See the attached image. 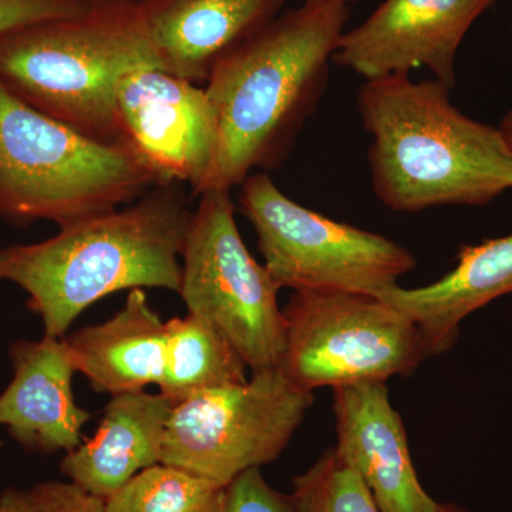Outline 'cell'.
<instances>
[{
	"mask_svg": "<svg viewBox=\"0 0 512 512\" xmlns=\"http://www.w3.org/2000/svg\"><path fill=\"white\" fill-rule=\"evenodd\" d=\"M167 365L160 393L175 404L247 382V363L204 319L188 313L165 322Z\"/></svg>",
	"mask_w": 512,
	"mask_h": 512,
	"instance_id": "18",
	"label": "cell"
},
{
	"mask_svg": "<svg viewBox=\"0 0 512 512\" xmlns=\"http://www.w3.org/2000/svg\"><path fill=\"white\" fill-rule=\"evenodd\" d=\"M191 217L183 185H156L126 207L62 225L55 237L0 249V281L26 292L45 336L63 339L74 320L111 293L180 292Z\"/></svg>",
	"mask_w": 512,
	"mask_h": 512,
	"instance_id": "2",
	"label": "cell"
},
{
	"mask_svg": "<svg viewBox=\"0 0 512 512\" xmlns=\"http://www.w3.org/2000/svg\"><path fill=\"white\" fill-rule=\"evenodd\" d=\"M299 512H383L362 477L330 448L306 473L293 478Z\"/></svg>",
	"mask_w": 512,
	"mask_h": 512,
	"instance_id": "20",
	"label": "cell"
},
{
	"mask_svg": "<svg viewBox=\"0 0 512 512\" xmlns=\"http://www.w3.org/2000/svg\"><path fill=\"white\" fill-rule=\"evenodd\" d=\"M439 80L410 74L365 80L357 92L373 190L384 207L419 212L485 205L512 188V153L500 128L470 119Z\"/></svg>",
	"mask_w": 512,
	"mask_h": 512,
	"instance_id": "3",
	"label": "cell"
},
{
	"mask_svg": "<svg viewBox=\"0 0 512 512\" xmlns=\"http://www.w3.org/2000/svg\"><path fill=\"white\" fill-rule=\"evenodd\" d=\"M355 0H305L217 64L205 92L218 119L217 156L198 195L232 191L284 164L325 93Z\"/></svg>",
	"mask_w": 512,
	"mask_h": 512,
	"instance_id": "1",
	"label": "cell"
},
{
	"mask_svg": "<svg viewBox=\"0 0 512 512\" xmlns=\"http://www.w3.org/2000/svg\"><path fill=\"white\" fill-rule=\"evenodd\" d=\"M121 146L157 185L190 184L198 195L218 150L217 113L205 87L141 67L117 90Z\"/></svg>",
	"mask_w": 512,
	"mask_h": 512,
	"instance_id": "10",
	"label": "cell"
},
{
	"mask_svg": "<svg viewBox=\"0 0 512 512\" xmlns=\"http://www.w3.org/2000/svg\"><path fill=\"white\" fill-rule=\"evenodd\" d=\"M0 512H30L26 490L9 488L0 495Z\"/></svg>",
	"mask_w": 512,
	"mask_h": 512,
	"instance_id": "24",
	"label": "cell"
},
{
	"mask_svg": "<svg viewBox=\"0 0 512 512\" xmlns=\"http://www.w3.org/2000/svg\"><path fill=\"white\" fill-rule=\"evenodd\" d=\"M279 369L305 392L409 376L431 355L409 316L365 293L295 292Z\"/></svg>",
	"mask_w": 512,
	"mask_h": 512,
	"instance_id": "7",
	"label": "cell"
},
{
	"mask_svg": "<svg viewBox=\"0 0 512 512\" xmlns=\"http://www.w3.org/2000/svg\"><path fill=\"white\" fill-rule=\"evenodd\" d=\"M313 404L281 369L175 404L161 463L225 487L242 471L281 456Z\"/></svg>",
	"mask_w": 512,
	"mask_h": 512,
	"instance_id": "9",
	"label": "cell"
},
{
	"mask_svg": "<svg viewBox=\"0 0 512 512\" xmlns=\"http://www.w3.org/2000/svg\"><path fill=\"white\" fill-rule=\"evenodd\" d=\"M508 293H512V234L461 248L456 268L434 284L413 289L394 285L376 296L409 316L431 355H441L456 343L467 316Z\"/></svg>",
	"mask_w": 512,
	"mask_h": 512,
	"instance_id": "16",
	"label": "cell"
},
{
	"mask_svg": "<svg viewBox=\"0 0 512 512\" xmlns=\"http://www.w3.org/2000/svg\"><path fill=\"white\" fill-rule=\"evenodd\" d=\"M82 0H0V39L19 30L79 15Z\"/></svg>",
	"mask_w": 512,
	"mask_h": 512,
	"instance_id": "22",
	"label": "cell"
},
{
	"mask_svg": "<svg viewBox=\"0 0 512 512\" xmlns=\"http://www.w3.org/2000/svg\"><path fill=\"white\" fill-rule=\"evenodd\" d=\"M156 181L126 148L30 106L0 83V218L26 227L126 207Z\"/></svg>",
	"mask_w": 512,
	"mask_h": 512,
	"instance_id": "5",
	"label": "cell"
},
{
	"mask_svg": "<svg viewBox=\"0 0 512 512\" xmlns=\"http://www.w3.org/2000/svg\"><path fill=\"white\" fill-rule=\"evenodd\" d=\"M222 485L183 468L158 463L106 500L107 512H220Z\"/></svg>",
	"mask_w": 512,
	"mask_h": 512,
	"instance_id": "19",
	"label": "cell"
},
{
	"mask_svg": "<svg viewBox=\"0 0 512 512\" xmlns=\"http://www.w3.org/2000/svg\"><path fill=\"white\" fill-rule=\"evenodd\" d=\"M66 342L77 372L96 392L116 396L163 383L167 330L144 289H131L123 309L113 318L77 330Z\"/></svg>",
	"mask_w": 512,
	"mask_h": 512,
	"instance_id": "17",
	"label": "cell"
},
{
	"mask_svg": "<svg viewBox=\"0 0 512 512\" xmlns=\"http://www.w3.org/2000/svg\"><path fill=\"white\" fill-rule=\"evenodd\" d=\"M30 512H107L106 500L79 485L47 481L26 490Z\"/></svg>",
	"mask_w": 512,
	"mask_h": 512,
	"instance_id": "23",
	"label": "cell"
},
{
	"mask_svg": "<svg viewBox=\"0 0 512 512\" xmlns=\"http://www.w3.org/2000/svg\"><path fill=\"white\" fill-rule=\"evenodd\" d=\"M497 0H384L343 33L333 62L365 80L426 67L451 90L468 30Z\"/></svg>",
	"mask_w": 512,
	"mask_h": 512,
	"instance_id": "11",
	"label": "cell"
},
{
	"mask_svg": "<svg viewBox=\"0 0 512 512\" xmlns=\"http://www.w3.org/2000/svg\"><path fill=\"white\" fill-rule=\"evenodd\" d=\"M439 512H464L461 508H458L457 505L453 504H440Z\"/></svg>",
	"mask_w": 512,
	"mask_h": 512,
	"instance_id": "27",
	"label": "cell"
},
{
	"mask_svg": "<svg viewBox=\"0 0 512 512\" xmlns=\"http://www.w3.org/2000/svg\"><path fill=\"white\" fill-rule=\"evenodd\" d=\"M498 128H500L501 133H503L505 141H507L508 147H510L512 153V111L504 117Z\"/></svg>",
	"mask_w": 512,
	"mask_h": 512,
	"instance_id": "25",
	"label": "cell"
},
{
	"mask_svg": "<svg viewBox=\"0 0 512 512\" xmlns=\"http://www.w3.org/2000/svg\"><path fill=\"white\" fill-rule=\"evenodd\" d=\"M89 8L92 6L111 5V3L128 2V0H82Z\"/></svg>",
	"mask_w": 512,
	"mask_h": 512,
	"instance_id": "26",
	"label": "cell"
},
{
	"mask_svg": "<svg viewBox=\"0 0 512 512\" xmlns=\"http://www.w3.org/2000/svg\"><path fill=\"white\" fill-rule=\"evenodd\" d=\"M220 512H299L293 495L274 490L259 467L242 471L224 488Z\"/></svg>",
	"mask_w": 512,
	"mask_h": 512,
	"instance_id": "21",
	"label": "cell"
},
{
	"mask_svg": "<svg viewBox=\"0 0 512 512\" xmlns=\"http://www.w3.org/2000/svg\"><path fill=\"white\" fill-rule=\"evenodd\" d=\"M285 0H143L165 72L207 83L224 57L278 18Z\"/></svg>",
	"mask_w": 512,
	"mask_h": 512,
	"instance_id": "14",
	"label": "cell"
},
{
	"mask_svg": "<svg viewBox=\"0 0 512 512\" xmlns=\"http://www.w3.org/2000/svg\"><path fill=\"white\" fill-rule=\"evenodd\" d=\"M265 268L279 289L377 295L399 285L417 261L392 239L332 220L286 197L264 171L241 185Z\"/></svg>",
	"mask_w": 512,
	"mask_h": 512,
	"instance_id": "6",
	"label": "cell"
},
{
	"mask_svg": "<svg viewBox=\"0 0 512 512\" xmlns=\"http://www.w3.org/2000/svg\"><path fill=\"white\" fill-rule=\"evenodd\" d=\"M200 197L185 235L178 293L188 313L214 326L252 373L279 369L285 349L281 289L245 247L231 191Z\"/></svg>",
	"mask_w": 512,
	"mask_h": 512,
	"instance_id": "8",
	"label": "cell"
},
{
	"mask_svg": "<svg viewBox=\"0 0 512 512\" xmlns=\"http://www.w3.org/2000/svg\"><path fill=\"white\" fill-rule=\"evenodd\" d=\"M141 67L163 69L136 0L92 6L0 39V83L6 89L114 146H121L117 90L124 76Z\"/></svg>",
	"mask_w": 512,
	"mask_h": 512,
	"instance_id": "4",
	"label": "cell"
},
{
	"mask_svg": "<svg viewBox=\"0 0 512 512\" xmlns=\"http://www.w3.org/2000/svg\"><path fill=\"white\" fill-rule=\"evenodd\" d=\"M174 407L161 393L116 394L92 439L67 453L60 470L87 493L107 500L138 473L161 463Z\"/></svg>",
	"mask_w": 512,
	"mask_h": 512,
	"instance_id": "15",
	"label": "cell"
},
{
	"mask_svg": "<svg viewBox=\"0 0 512 512\" xmlns=\"http://www.w3.org/2000/svg\"><path fill=\"white\" fill-rule=\"evenodd\" d=\"M336 454L369 487L383 512H439L440 504L421 487L410 456L402 416L384 382L333 389Z\"/></svg>",
	"mask_w": 512,
	"mask_h": 512,
	"instance_id": "12",
	"label": "cell"
},
{
	"mask_svg": "<svg viewBox=\"0 0 512 512\" xmlns=\"http://www.w3.org/2000/svg\"><path fill=\"white\" fill-rule=\"evenodd\" d=\"M13 379L0 394V426L28 451L52 454L76 450L92 414L73 394L76 362L66 339L43 336L9 348Z\"/></svg>",
	"mask_w": 512,
	"mask_h": 512,
	"instance_id": "13",
	"label": "cell"
}]
</instances>
